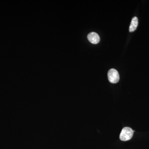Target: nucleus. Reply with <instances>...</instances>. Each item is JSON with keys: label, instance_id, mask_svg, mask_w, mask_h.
<instances>
[{"label": "nucleus", "instance_id": "f257e3e1", "mask_svg": "<svg viewBox=\"0 0 149 149\" xmlns=\"http://www.w3.org/2000/svg\"><path fill=\"white\" fill-rule=\"evenodd\" d=\"M134 130L129 127H125L121 130L120 133V139L121 141H129L133 137Z\"/></svg>", "mask_w": 149, "mask_h": 149}, {"label": "nucleus", "instance_id": "f03ea898", "mask_svg": "<svg viewBox=\"0 0 149 149\" xmlns=\"http://www.w3.org/2000/svg\"><path fill=\"white\" fill-rule=\"evenodd\" d=\"M108 77L109 82L114 84L117 83L120 79L119 73L117 70L113 68H112L109 70L108 72Z\"/></svg>", "mask_w": 149, "mask_h": 149}, {"label": "nucleus", "instance_id": "7ed1b4c3", "mask_svg": "<svg viewBox=\"0 0 149 149\" xmlns=\"http://www.w3.org/2000/svg\"><path fill=\"white\" fill-rule=\"evenodd\" d=\"M88 40L93 44H97L100 42V37L97 33L92 32L88 35Z\"/></svg>", "mask_w": 149, "mask_h": 149}, {"label": "nucleus", "instance_id": "20e7f679", "mask_svg": "<svg viewBox=\"0 0 149 149\" xmlns=\"http://www.w3.org/2000/svg\"><path fill=\"white\" fill-rule=\"evenodd\" d=\"M138 24H139L138 18L136 17H134L132 18L131 20L130 27H129V31L130 32H133L135 31L138 27Z\"/></svg>", "mask_w": 149, "mask_h": 149}]
</instances>
